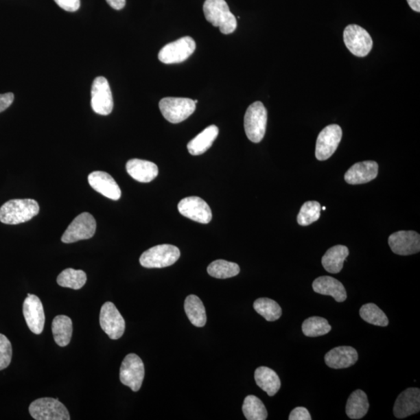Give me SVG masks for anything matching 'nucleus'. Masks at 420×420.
Returning a JSON list of instances; mask_svg holds the SVG:
<instances>
[{
	"label": "nucleus",
	"instance_id": "24",
	"mask_svg": "<svg viewBox=\"0 0 420 420\" xmlns=\"http://www.w3.org/2000/svg\"><path fill=\"white\" fill-rule=\"evenodd\" d=\"M255 380L257 385L268 396L275 395L281 387V382L277 373L266 366H260L255 370Z\"/></svg>",
	"mask_w": 420,
	"mask_h": 420
},
{
	"label": "nucleus",
	"instance_id": "11",
	"mask_svg": "<svg viewBox=\"0 0 420 420\" xmlns=\"http://www.w3.org/2000/svg\"><path fill=\"white\" fill-rule=\"evenodd\" d=\"M91 107L93 112L101 115L112 113L114 102L108 81L104 77H98L93 82L91 89Z\"/></svg>",
	"mask_w": 420,
	"mask_h": 420
},
{
	"label": "nucleus",
	"instance_id": "28",
	"mask_svg": "<svg viewBox=\"0 0 420 420\" xmlns=\"http://www.w3.org/2000/svg\"><path fill=\"white\" fill-rule=\"evenodd\" d=\"M185 311L191 323L196 327L205 326L207 323L206 309L202 301L196 295L187 296Z\"/></svg>",
	"mask_w": 420,
	"mask_h": 420
},
{
	"label": "nucleus",
	"instance_id": "29",
	"mask_svg": "<svg viewBox=\"0 0 420 420\" xmlns=\"http://www.w3.org/2000/svg\"><path fill=\"white\" fill-rule=\"evenodd\" d=\"M242 410L248 420H266L268 417L264 402L255 395H248L244 399Z\"/></svg>",
	"mask_w": 420,
	"mask_h": 420
},
{
	"label": "nucleus",
	"instance_id": "13",
	"mask_svg": "<svg viewBox=\"0 0 420 420\" xmlns=\"http://www.w3.org/2000/svg\"><path fill=\"white\" fill-rule=\"evenodd\" d=\"M100 325L105 334L112 340H119L124 334L125 320L112 302H106L102 307Z\"/></svg>",
	"mask_w": 420,
	"mask_h": 420
},
{
	"label": "nucleus",
	"instance_id": "32",
	"mask_svg": "<svg viewBox=\"0 0 420 420\" xmlns=\"http://www.w3.org/2000/svg\"><path fill=\"white\" fill-rule=\"evenodd\" d=\"M253 307L255 312L261 315L268 322H275L282 315V308L280 307L279 303L270 299L256 300Z\"/></svg>",
	"mask_w": 420,
	"mask_h": 420
},
{
	"label": "nucleus",
	"instance_id": "33",
	"mask_svg": "<svg viewBox=\"0 0 420 420\" xmlns=\"http://www.w3.org/2000/svg\"><path fill=\"white\" fill-rule=\"evenodd\" d=\"M331 327L324 318H308L302 324L303 334L307 337H318L328 334Z\"/></svg>",
	"mask_w": 420,
	"mask_h": 420
},
{
	"label": "nucleus",
	"instance_id": "16",
	"mask_svg": "<svg viewBox=\"0 0 420 420\" xmlns=\"http://www.w3.org/2000/svg\"><path fill=\"white\" fill-rule=\"evenodd\" d=\"M388 244L396 255L417 254L420 250V236L416 231H400L389 236Z\"/></svg>",
	"mask_w": 420,
	"mask_h": 420
},
{
	"label": "nucleus",
	"instance_id": "34",
	"mask_svg": "<svg viewBox=\"0 0 420 420\" xmlns=\"http://www.w3.org/2000/svg\"><path fill=\"white\" fill-rule=\"evenodd\" d=\"M360 315L362 319L367 323L377 326H388V319L375 303H366L361 307Z\"/></svg>",
	"mask_w": 420,
	"mask_h": 420
},
{
	"label": "nucleus",
	"instance_id": "17",
	"mask_svg": "<svg viewBox=\"0 0 420 420\" xmlns=\"http://www.w3.org/2000/svg\"><path fill=\"white\" fill-rule=\"evenodd\" d=\"M420 410V390L417 388H408L397 398L393 408L394 415L398 419H404L417 414Z\"/></svg>",
	"mask_w": 420,
	"mask_h": 420
},
{
	"label": "nucleus",
	"instance_id": "3",
	"mask_svg": "<svg viewBox=\"0 0 420 420\" xmlns=\"http://www.w3.org/2000/svg\"><path fill=\"white\" fill-rule=\"evenodd\" d=\"M267 110L264 104L256 102L250 104L244 115V130L250 141L258 143L264 139L267 126Z\"/></svg>",
	"mask_w": 420,
	"mask_h": 420
},
{
	"label": "nucleus",
	"instance_id": "26",
	"mask_svg": "<svg viewBox=\"0 0 420 420\" xmlns=\"http://www.w3.org/2000/svg\"><path fill=\"white\" fill-rule=\"evenodd\" d=\"M52 334L58 346L65 347L69 345L73 335V323L66 315H58L52 322Z\"/></svg>",
	"mask_w": 420,
	"mask_h": 420
},
{
	"label": "nucleus",
	"instance_id": "41",
	"mask_svg": "<svg viewBox=\"0 0 420 420\" xmlns=\"http://www.w3.org/2000/svg\"><path fill=\"white\" fill-rule=\"evenodd\" d=\"M408 5L410 8L419 13L420 12V0H407Z\"/></svg>",
	"mask_w": 420,
	"mask_h": 420
},
{
	"label": "nucleus",
	"instance_id": "39",
	"mask_svg": "<svg viewBox=\"0 0 420 420\" xmlns=\"http://www.w3.org/2000/svg\"><path fill=\"white\" fill-rule=\"evenodd\" d=\"M14 100V95L13 93H3V95H0V113H3L5 110H7L12 103H13Z\"/></svg>",
	"mask_w": 420,
	"mask_h": 420
},
{
	"label": "nucleus",
	"instance_id": "38",
	"mask_svg": "<svg viewBox=\"0 0 420 420\" xmlns=\"http://www.w3.org/2000/svg\"><path fill=\"white\" fill-rule=\"evenodd\" d=\"M290 420H311L310 412L305 407H296L290 414Z\"/></svg>",
	"mask_w": 420,
	"mask_h": 420
},
{
	"label": "nucleus",
	"instance_id": "10",
	"mask_svg": "<svg viewBox=\"0 0 420 420\" xmlns=\"http://www.w3.org/2000/svg\"><path fill=\"white\" fill-rule=\"evenodd\" d=\"M196 44L194 38L186 36L169 43L160 51L159 60L165 64L180 63L194 54Z\"/></svg>",
	"mask_w": 420,
	"mask_h": 420
},
{
	"label": "nucleus",
	"instance_id": "9",
	"mask_svg": "<svg viewBox=\"0 0 420 420\" xmlns=\"http://www.w3.org/2000/svg\"><path fill=\"white\" fill-rule=\"evenodd\" d=\"M145 376L144 364L135 353L128 354L122 361L120 369V381L133 392L141 388Z\"/></svg>",
	"mask_w": 420,
	"mask_h": 420
},
{
	"label": "nucleus",
	"instance_id": "21",
	"mask_svg": "<svg viewBox=\"0 0 420 420\" xmlns=\"http://www.w3.org/2000/svg\"><path fill=\"white\" fill-rule=\"evenodd\" d=\"M126 171L137 182L148 183L159 175V167L154 163L140 159H132L126 163Z\"/></svg>",
	"mask_w": 420,
	"mask_h": 420
},
{
	"label": "nucleus",
	"instance_id": "36",
	"mask_svg": "<svg viewBox=\"0 0 420 420\" xmlns=\"http://www.w3.org/2000/svg\"><path fill=\"white\" fill-rule=\"evenodd\" d=\"M12 359V346L10 340L0 334V371L7 369Z\"/></svg>",
	"mask_w": 420,
	"mask_h": 420
},
{
	"label": "nucleus",
	"instance_id": "35",
	"mask_svg": "<svg viewBox=\"0 0 420 420\" xmlns=\"http://www.w3.org/2000/svg\"><path fill=\"white\" fill-rule=\"evenodd\" d=\"M322 207L316 201H309L303 204L297 215V223L301 226L311 225L320 218Z\"/></svg>",
	"mask_w": 420,
	"mask_h": 420
},
{
	"label": "nucleus",
	"instance_id": "19",
	"mask_svg": "<svg viewBox=\"0 0 420 420\" xmlns=\"http://www.w3.org/2000/svg\"><path fill=\"white\" fill-rule=\"evenodd\" d=\"M378 174V163L366 161L355 163L345 174L346 182L349 185L365 184L375 179Z\"/></svg>",
	"mask_w": 420,
	"mask_h": 420
},
{
	"label": "nucleus",
	"instance_id": "31",
	"mask_svg": "<svg viewBox=\"0 0 420 420\" xmlns=\"http://www.w3.org/2000/svg\"><path fill=\"white\" fill-rule=\"evenodd\" d=\"M209 276L217 279H229L238 275L240 267L235 262L215 260L207 268Z\"/></svg>",
	"mask_w": 420,
	"mask_h": 420
},
{
	"label": "nucleus",
	"instance_id": "22",
	"mask_svg": "<svg viewBox=\"0 0 420 420\" xmlns=\"http://www.w3.org/2000/svg\"><path fill=\"white\" fill-rule=\"evenodd\" d=\"M312 288L315 293L329 295L337 302H344L347 299V294L342 283L331 277H320L314 280Z\"/></svg>",
	"mask_w": 420,
	"mask_h": 420
},
{
	"label": "nucleus",
	"instance_id": "6",
	"mask_svg": "<svg viewBox=\"0 0 420 420\" xmlns=\"http://www.w3.org/2000/svg\"><path fill=\"white\" fill-rule=\"evenodd\" d=\"M29 412L36 420H69L67 408L58 399L42 398L34 400Z\"/></svg>",
	"mask_w": 420,
	"mask_h": 420
},
{
	"label": "nucleus",
	"instance_id": "14",
	"mask_svg": "<svg viewBox=\"0 0 420 420\" xmlns=\"http://www.w3.org/2000/svg\"><path fill=\"white\" fill-rule=\"evenodd\" d=\"M178 211L184 217L200 224H209L212 220L211 209L206 201L197 196L183 198L178 205Z\"/></svg>",
	"mask_w": 420,
	"mask_h": 420
},
{
	"label": "nucleus",
	"instance_id": "5",
	"mask_svg": "<svg viewBox=\"0 0 420 420\" xmlns=\"http://www.w3.org/2000/svg\"><path fill=\"white\" fill-rule=\"evenodd\" d=\"M159 108L166 120L177 124L194 113L196 104L190 98L165 97L161 100Z\"/></svg>",
	"mask_w": 420,
	"mask_h": 420
},
{
	"label": "nucleus",
	"instance_id": "1",
	"mask_svg": "<svg viewBox=\"0 0 420 420\" xmlns=\"http://www.w3.org/2000/svg\"><path fill=\"white\" fill-rule=\"evenodd\" d=\"M39 210L38 202L32 198L12 200L0 208V222L10 225L25 223L37 215Z\"/></svg>",
	"mask_w": 420,
	"mask_h": 420
},
{
	"label": "nucleus",
	"instance_id": "37",
	"mask_svg": "<svg viewBox=\"0 0 420 420\" xmlns=\"http://www.w3.org/2000/svg\"><path fill=\"white\" fill-rule=\"evenodd\" d=\"M58 7L68 12H75L80 9V0H54Z\"/></svg>",
	"mask_w": 420,
	"mask_h": 420
},
{
	"label": "nucleus",
	"instance_id": "2",
	"mask_svg": "<svg viewBox=\"0 0 420 420\" xmlns=\"http://www.w3.org/2000/svg\"><path fill=\"white\" fill-rule=\"evenodd\" d=\"M206 19L214 27H218L221 33L229 34L236 30L237 23L225 0H206L203 4Z\"/></svg>",
	"mask_w": 420,
	"mask_h": 420
},
{
	"label": "nucleus",
	"instance_id": "15",
	"mask_svg": "<svg viewBox=\"0 0 420 420\" xmlns=\"http://www.w3.org/2000/svg\"><path fill=\"white\" fill-rule=\"evenodd\" d=\"M23 314L27 325L34 334L40 335L44 330L45 316L42 301L36 295L27 294L23 302Z\"/></svg>",
	"mask_w": 420,
	"mask_h": 420
},
{
	"label": "nucleus",
	"instance_id": "30",
	"mask_svg": "<svg viewBox=\"0 0 420 420\" xmlns=\"http://www.w3.org/2000/svg\"><path fill=\"white\" fill-rule=\"evenodd\" d=\"M86 282V275L83 270L69 268L63 270L57 278V283L62 288L80 290Z\"/></svg>",
	"mask_w": 420,
	"mask_h": 420
},
{
	"label": "nucleus",
	"instance_id": "7",
	"mask_svg": "<svg viewBox=\"0 0 420 420\" xmlns=\"http://www.w3.org/2000/svg\"><path fill=\"white\" fill-rule=\"evenodd\" d=\"M96 229V220L93 215L89 213H83L78 215L69 224L61 240L66 244L87 240L95 235Z\"/></svg>",
	"mask_w": 420,
	"mask_h": 420
},
{
	"label": "nucleus",
	"instance_id": "40",
	"mask_svg": "<svg viewBox=\"0 0 420 420\" xmlns=\"http://www.w3.org/2000/svg\"><path fill=\"white\" fill-rule=\"evenodd\" d=\"M106 2L115 10H120L125 8L126 0H106Z\"/></svg>",
	"mask_w": 420,
	"mask_h": 420
},
{
	"label": "nucleus",
	"instance_id": "18",
	"mask_svg": "<svg viewBox=\"0 0 420 420\" xmlns=\"http://www.w3.org/2000/svg\"><path fill=\"white\" fill-rule=\"evenodd\" d=\"M89 183L93 189L113 200H119L121 191L110 175L104 172H93L89 174Z\"/></svg>",
	"mask_w": 420,
	"mask_h": 420
},
{
	"label": "nucleus",
	"instance_id": "20",
	"mask_svg": "<svg viewBox=\"0 0 420 420\" xmlns=\"http://www.w3.org/2000/svg\"><path fill=\"white\" fill-rule=\"evenodd\" d=\"M358 353L351 347H338L330 350L325 355V361L330 369H343L357 363Z\"/></svg>",
	"mask_w": 420,
	"mask_h": 420
},
{
	"label": "nucleus",
	"instance_id": "4",
	"mask_svg": "<svg viewBox=\"0 0 420 420\" xmlns=\"http://www.w3.org/2000/svg\"><path fill=\"white\" fill-rule=\"evenodd\" d=\"M180 250L172 244H160L145 250L140 256L142 266L161 268L171 266L180 258Z\"/></svg>",
	"mask_w": 420,
	"mask_h": 420
},
{
	"label": "nucleus",
	"instance_id": "27",
	"mask_svg": "<svg viewBox=\"0 0 420 420\" xmlns=\"http://www.w3.org/2000/svg\"><path fill=\"white\" fill-rule=\"evenodd\" d=\"M369 410L367 396L362 390H355L347 400L346 412L349 418L360 419L366 416Z\"/></svg>",
	"mask_w": 420,
	"mask_h": 420
},
{
	"label": "nucleus",
	"instance_id": "43",
	"mask_svg": "<svg viewBox=\"0 0 420 420\" xmlns=\"http://www.w3.org/2000/svg\"><path fill=\"white\" fill-rule=\"evenodd\" d=\"M323 210H325V209H326V208L324 207H323Z\"/></svg>",
	"mask_w": 420,
	"mask_h": 420
},
{
	"label": "nucleus",
	"instance_id": "23",
	"mask_svg": "<svg viewBox=\"0 0 420 420\" xmlns=\"http://www.w3.org/2000/svg\"><path fill=\"white\" fill-rule=\"evenodd\" d=\"M219 130L215 125L209 126L202 132L191 140L187 145L189 154L194 156L201 155L212 147L218 138Z\"/></svg>",
	"mask_w": 420,
	"mask_h": 420
},
{
	"label": "nucleus",
	"instance_id": "8",
	"mask_svg": "<svg viewBox=\"0 0 420 420\" xmlns=\"http://www.w3.org/2000/svg\"><path fill=\"white\" fill-rule=\"evenodd\" d=\"M344 43L355 56L365 57L370 54L373 47L371 35L364 28L357 25H350L343 33Z\"/></svg>",
	"mask_w": 420,
	"mask_h": 420
},
{
	"label": "nucleus",
	"instance_id": "12",
	"mask_svg": "<svg viewBox=\"0 0 420 420\" xmlns=\"http://www.w3.org/2000/svg\"><path fill=\"white\" fill-rule=\"evenodd\" d=\"M342 137V128L334 124L326 126L319 133L315 148V156L318 161L328 160L334 154Z\"/></svg>",
	"mask_w": 420,
	"mask_h": 420
},
{
	"label": "nucleus",
	"instance_id": "25",
	"mask_svg": "<svg viewBox=\"0 0 420 420\" xmlns=\"http://www.w3.org/2000/svg\"><path fill=\"white\" fill-rule=\"evenodd\" d=\"M349 254L348 248L344 245H336L329 248L322 259L325 270L332 274L340 272Z\"/></svg>",
	"mask_w": 420,
	"mask_h": 420
},
{
	"label": "nucleus",
	"instance_id": "42",
	"mask_svg": "<svg viewBox=\"0 0 420 420\" xmlns=\"http://www.w3.org/2000/svg\"><path fill=\"white\" fill-rule=\"evenodd\" d=\"M194 102H195L196 104H197V103H198V100H195V101H194Z\"/></svg>",
	"mask_w": 420,
	"mask_h": 420
}]
</instances>
